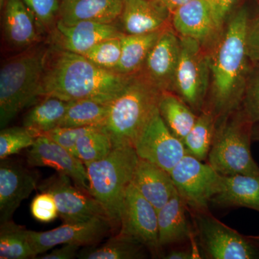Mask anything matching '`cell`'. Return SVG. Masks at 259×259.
<instances>
[{
  "mask_svg": "<svg viewBox=\"0 0 259 259\" xmlns=\"http://www.w3.org/2000/svg\"><path fill=\"white\" fill-rule=\"evenodd\" d=\"M133 76L103 69L82 55L53 47L48 49L40 97L110 104L125 90Z\"/></svg>",
  "mask_w": 259,
  "mask_h": 259,
  "instance_id": "6da1fadb",
  "label": "cell"
},
{
  "mask_svg": "<svg viewBox=\"0 0 259 259\" xmlns=\"http://www.w3.org/2000/svg\"><path fill=\"white\" fill-rule=\"evenodd\" d=\"M246 8L230 18L209 56L212 88L209 108L220 122L239 109L247 81L246 34L249 23Z\"/></svg>",
  "mask_w": 259,
  "mask_h": 259,
  "instance_id": "7a4b0ae2",
  "label": "cell"
},
{
  "mask_svg": "<svg viewBox=\"0 0 259 259\" xmlns=\"http://www.w3.org/2000/svg\"><path fill=\"white\" fill-rule=\"evenodd\" d=\"M48 49L32 48L5 61L0 69V127L40 97Z\"/></svg>",
  "mask_w": 259,
  "mask_h": 259,
  "instance_id": "3957f363",
  "label": "cell"
},
{
  "mask_svg": "<svg viewBox=\"0 0 259 259\" xmlns=\"http://www.w3.org/2000/svg\"><path fill=\"white\" fill-rule=\"evenodd\" d=\"M161 92L141 73L135 74L125 90L110 104L103 129L113 148L133 146L157 109Z\"/></svg>",
  "mask_w": 259,
  "mask_h": 259,
  "instance_id": "277c9868",
  "label": "cell"
},
{
  "mask_svg": "<svg viewBox=\"0 0 259 259\" xmlns=\"http://www.w3.org/2000/svg\"><path fill=\"white\" fill-rule=\"evenodd\" d=\"M139 160L134 147L123 146L114 148L103 159L85 165L89 192L101 204L114 227L120 226L126 191Z\"/></svg>",
  "mask_w": 259,
  "mask_h": 259,
  "instance_id": "5b68a950",
  "label": "cell"
},
{
  "mask_svg": "<svg viewBox=\"0 0 259 259\" xmlns=\"http://www.w3.org/2000/svg\"><path fill=\"white\" fill-rule=\"evenodd\" d=\"M251 126L236 110L220 122L208 163L223 176H259V167L250 151Z\"/></svg>",
  "mask_w": 259,
  "mask_h": 259,
  "instance_id": "8992f818",
  "label": "cell"
},
{
  "mask_svg": "<svg viewBox=\"0 0 259 259\" xmlns=\"http://www.w3.org/2000/svg\"><path fill=\"white\" fill-rule=\"evenodd\" d=\"M180 39L181 54L174 91L193 111H202L210 81L209 56L197 40L186 37Z\"/></svg>",
  "mask_w": 259,
  "mask_h": 259,
  "instance_id": "52a82bcc",
  "label": "cell"
},
{
  "mask_svg": "<svg viewBox=\"0 0 259 259\" xmlns=\"http://www.w3.org/2000/svg\"><path fill=\"white\" fill-rule=\"evenodd\" d=\"M170 175L180 197L196 212H207L211 199L219 191L223 177L210 164L189 153Z\"/></svg>",
  "mask_w": 259,
  "mask_h": 259,
  "instance_id": "ba28073f",
  "label": "cell"
},
{
  "mask_svg": "<svg viewBox=\"0 0 259 259\" xmlns=\"http://www.w3.org/2000/svg\"><path fill=\"white\" fill-rule=\"evenodd\" d=\"M70 177L59 173L37 186L40 192L52 194L64 223H82L96 217H107L106 212L90 192L74 187Z\"/></svg>",
  "mask_w": 259,
  "mask_h": 259,
  "instance_id": "9c48e42d",
  "label": "cell"
},
{
  "mask_svg": "<svg viewBox=\"0 0 259 259\" xmlns=\"http://www.w3.org/2000/svg\"><path fill=\"white\" fill-rule=\"evenodd\" d=\"M120 228L117 235L144 245L153 253H158L161 248L157 210L132 183L126 191Z\"/></svg>",
  "mask_w": 259,
  "mask_h": 259,
  "instance_id": "30bf717a",
  "label": "cell"
},
{
  "mask_svg": "<svg viewBox=\"0 0 259 259\" xmlns=\"http://www.w3.org/2000/svg\"><path fill=\"white\" fill-rule=\"evenodd\" d=\"M134 148L139 158L169 173L187 153L183 142L167 127L158 107L140 134Z\"/></svg>",
  "mask_w": 259,
  "mask_h": 259,
  "instance_id": "8fae6325",
  "label": "cell"
},
{
  "mask_svg": "<svg viewBox=\"0 0 259 259\" xmlns=\"http://www.w3.org/2000/svg\"><path fill=\"white\" fill-rule=\"evenodd\" d=\"M113 225L107 217H96L86 222L64 223L49 231H28L30 244L35 256L58 245L73 244L92 246L111 232Z\"/></svg>",
  "mask_w": 259,
  "mask_h": 259,
  "instance_id": "7c38bea8",
  "label": "cell"
},
{
  "mask_svg": "<svg viewBox=\"0 0 259 259\" xmlns=\"http://www.w3.org/2000/svg\"><path fill=\"white\" fill-rule=\"evenodd\" d=\"M196 223L201 245L209 258L252 259L258 256L254 247L241 234L207 212H197Z\"/></svg>",
  "mask_w": 259,
  "mask_h": 259,
  "instance_id": "4fadbf2b",
  "label": "cell"
},
{
  "mask_svg": "<svg viewBox=\"0 0 259 259\" xmlns=\"http://www.w3.org/2000/svg\"><path fill=\"white\" fill-rule=\"evenodd\" d=\"M181 54V39L171 28L162 30L140 71L161 92H173Z\"/></svg>",
  "mask_w": 259,
  "mask_h": 259,
  "instance_id": "5bb4252c",
  "label": "cell"
},
{
  "mask_svg": "<svg viewBox=\"0 0 259 259\" xmlns=\"http://www.w3.org/2000/svg\"><path fill=\"white\" fill-rule=\"evenodd\" d=\"M175 32L205 47L219 36L222 26L209 0H191L171 13Z\"/></svg>",
  "mask_w": 259,
  "mask_h": 259,
  "instance_id": "9a60e30c",
  "label": "cell"
},
{
  "mask_svg": "<svg viewBox=\"0 0 259 259\" xmlns=\"http://www.w3.org/2000/svg\"><path fill=\"white\" fill-rule=\"evenodd\" d=\"M27 161L32 167H50L71 178L75 185L89 192L85 165L60 145L45 136H39L29 150Z\"/></svg>",
  "mask_w": 259,
  "mask_h": 259,
  "instance_id": "2e32d148",
  "label": "cell"
},
{
  "mask_svg": "<svg viewBox=\"0 0 259 259\" xmlns=\"http://www.w3.org/2000/svg\"><path fill=\"white\" fill-rule=\"evenodd\" d=\"M0 222L11 221L23 200L37 188V177L17 162L1 160Z\"/></svg>",
  "mask_w": 259,
  "mask_h": 259,
  "instance_id": "e0dca14e",
  "label": "cell"
},
{
  "mask_svg": "<svg viewBox=\"0 0 259 259\" xmlns=\"http://www.w3.org/2000/svg\"><path fill=\"white\" fill-rule=\"evenodd\" d=\"M56 47L83 55L99 42L125 35L113 24L81 21L66 25L57 21L56 24Z\"/></svg>",
  "mask_w": 259,
  "mask_h": 259,
  "instance_id": "ac0fdd59",
  "label": "cell"
},
{
  "mask_svg": "<svg viewBox=\"0 0 259 259\" xmlns=\"http://www.w3.org/2000/svg\"><path fill=\"white\" fill-rule=\"evenodd\" d=\"M171 15L161 0H124L119 20L124 33L140 35L163 30Z\"/></svg>",
  "mask_w": 259,
  "mask_h": 259,
  "instance_id": "d6986e66",
  "label": "cell"
},
{
  "mask_svg": "<svg viewBox=\"0 0 259 259\" xmlns=\"http://www.w3.org/2000/svg\"><path fill=\"white\" fill-rule=\"evenodd\" d=\"M123 5L124 0H61L57 21L66 25L81 21L113 24Z\"/></svg>",
  "mask_w": 259,
  "mask_h": 259,
  "instance_id": "ffe728a7",
  "label": "cell"
},
{
  "mask_svg": "<svg viewBox=\"0 0 259 259\" xmlns=\"http://www.w3.org/2000/svg\"><path fill=\"white\" fill-rule=\"evenodd\" d=\"M132 184L157 212L178 194L169 172L142 158L138 162Z\"/></svg>",
  "mask_w": 259,
  "mask_h": 259,
  "instance_id": "44dd1931",
  "label": "cell"
},
{
  "mask_svg": "<svg viewBox=\"0 0 259 259\" xmlns=\"http://www.w3.org/2000/svg\"><path fill=\"white\" fill-rule=\"evenodd\" d=\"M35 16L23 0H7L4 7V36L15 49L31 47L38 40Z\"/></svg>",
  "mask_w": 259,
  "mask_h": 259,
  "instance_id": "7402d4cb",
  "label": "cell"
},
{
  "mask_svg": "<svg viewBox=\"0 0 259 259\" xmlns=\"http://www.w3.org/2000/svg\"><path fill=\"white\" fill-rule=\"evenodd\" d=\"M211 202L222 207H244L259 212V176H223L219 191Z\"/></svg>",
  "mask_w": 259,
  "mask_h": 259,
  "instance_id": "603a6c76",
  "label": "cell"
},
{
  "mask_svg": "<svg viewBox=\"0 0 259 259\" xmlns=\"http://www.w3.org/2000/svg\"><path fill=\"white\" fill-rule=\"evenodd\" d=\"M187 204L177 194L158 211V242L161 247L190 239L192 231L186 209Z\"/></svg>",
  "mask_w": 259,
  "mask_h": 259,
  "instance_id": "cb8c5ba5",
  "label": "cell"
},
{
  "mask_svg": "<svg viewBox=\"0 0 259 259\" xmlns=\"http://www.w3.org/2000/svg\"><path fill=\"white\" fill-rule=\"evenodd\" d=\"M162 30L140 35L125 34L121 37L122 52L115 71L126 76L139 73Z\"/></svg>",
  "mask_w": 259,
  "mask_h": 259,
  "instance_id": "d4e9b609",
  "label": "cell"
},
{
  "mask_svg": "<svg viewBox=\"0 0 259 259\" xmlns=\"http://www.w3.org/2000/svg\"><path fill=\"white\" fill-rule=\"evenodd\" d=\"M162 119L172 134L183 142L197 120L193 110L171 92H161L158 104Z\"/></svg>",
  "mask_w": 259,
  "mask_h": 259,
  "instance_id": "484cf974",
  "label": "cell"
},
{
  "mask_svg": "<svg viewBox=\"0 0 259 259\" xmlns=\"http://www.w3.org/2000/svg\"><path fill=\"white\" fill-rule=\"evenodd\" d=\"M71 101L57 97H46L32 107L24 118L23 126L40 136L59 127Z\"/></svg>",
  "mask_w": 259,
  "mask_h": 259,
  "instance_id": "4316f807",
  "label": "cell"
},
{
  "mask_svg": "<svg viewBox=\"0 0 259 259\" xmlns=\"http://www.w3.org/2000/svg\"><path fill=\"white\" fill-rule=\"evenodd\" d=\"M217 119L208 110L201 112L183 144L187 153L204 161L208 158L217 129Z\"/></svg>",
  "mask_w": 259,
  "mask_h": 259,
  "instance_id": "83f0119b",
  "label": "cell"
},
{
  "mask_svg": "<svg viewBox=\"0 0 259 259\" xmlns=\"http://www.w3.org/2000/svg\"><path fill=\"white\" fill-rule=\"evenodd\" d=\"M110 104L92 100L71 101L59 127L103 126L110 112Z\"/></svg>",
  "mask_w": 259,
  "mask_h": 259,
  "instance_id": "f1b7e54d",
  "label": "cell"
},
{
  "mask_svg": "<svg viewBox=\"0 0 259 259\" xmlns=\"http://www.w3.org/2000/svg\"><path fill=\"white\" fill-rule=\"evenodd\" d=\"M144 245L116 235L101 245H92L79 250L81 259H138L146 256Z\"/></svg>",
  "mask_w": 259,
  "mask_h": 259,
  "instance_id": "f546056e",
  "label": "cell"
},
{
  "mask_svg": "<svg viewBox=\"0 0 259 259\" xmlns=\"http://www.w3.org/2000/svg\"><path fill=\"white\" fill-rule=\"evenodd\" d=\"M35 258L28 238V230L12 221L0 226V258Z\"/></svg>",
  "mask_w": 259,
  "mask_h": 259,
  "instance_id": "4dcf8cb0",
  "label": "cell"
},
{
  "mask_svg": "<svg viewBox=\"0 0 259 259\" xmlns=\"http://www.w3.org/2000/svg\"><path fill=\"white\" fill-rule=\"evenodd\" d=\"M113 148L109 135L103 127H98L80 138L76 146V156L87 165L103 159Z\"/></svg>",
  "mask_w": 259,
  "mask_h": 259,
  "instance_id": "1f68e13d",
  "label": "cell"
},
{
  "mask_svg": "<svg viewBox=\"0 0 259 259\" xmlns=\"http://www.w3.org/2000/svg\"><path fill=\"white\" fill-rule=\"evenodd\" d=\"M38 136L25 126L2 129L0 132V159H6L25 148L31 147Z\"/></svg>",
  "mask_w": 259,
  "mask_h": 259,
  "instance_id": "d6a6232c",
  "label": "cell"
},
{
  "mask_svg": "<svg viewBox=\"0 0 259 259\" xmlns=\"http://www.w3.org/2000/svg\"><path fill=\"white\" fill-rule=\"evenodd\" d=\"M121 37L99 42L82 56L100 67L115 71L120 62L122 52Z\"/></svg>",
  "mask_w": 259,
  "mask_h": 259,
  "instance_id": "836d02e7",
  "label": "cell"
},
{
  "mask_svg": "<svg viewBox=\"0 0 259 259\" xmlns=\"http://www.w3.org/2000/svg\"><path fill=\"white\" fill-rule=\"evenodd\" d=\"M238 111L250 125L259 122V70L247 81Z\"/></svg>",
  "mask_w": 259,
  "mask_h": 259,
  "instance_id": "e575fe53",
  "label": "cell"
},
{
  "mask_svg": "<svg viewBox=\"0 0 259 259\" xmlns=\"http://www.w3.org/2000/svg\"><path fill=\"white\" fill-rule=\"evenodd\" d=\"M98 127H103V126H88V127H58L42 135L52 140L56 144L60 145L76 157V146L80 138Z\"/></svg>",
  "mask_w": 259,
  "mask_h": 259,
  "instance_id": "d590c367",
  "label": "cell"
},
{
  "mask_svg": "<svg viewBox=\"0 0 259 259\" xmlns=\"http://www.w3.org/2000/svg\"><path fill=\"white\" fill-rule=\"evenodd\" d=\"M40 26L47 28L59 15L61 0H23Z\"/></svg>",
  "mask_w": 259,
  "mask_h": 259,
  "instance_id": "8d00e7d4",
  "label": "cell"
},
{
  "mask_svg": "<svg viewBox=\"0 0 259 259\" xmlns=\"http://www.w3.org/2000/svg\"><path fill=\"white\" fill-rule=\"evenodd\" d=\"M30 212L40 223L52 222L59 215L55 199L47 192H41L34 197L30 204Z\"/></svg>",
  "mask_w": 259,
  "mask_h": 259,
  "instance_id": "74e56055",
  "label": "cell"
},
{
  "mask_svg": "<svg viewBox=\"0 0 259 259\" xmlns=\"http://www.w3.org/2000/svg\"><path fill=\"white\" fill-rule=\"evenodd\" d=\"M246 47L249 60L259 62V15L248 23Z\"/></svg>",
  "mask_w": 259,
  "mask_h": 259,
  "instance_id": "f35d334b",
  "label": "cell"
},
{
  "mask_svg": "<svg viewBox=\"0 0 259 259\" xmlns=\"http://www.w3.org/2000/svg\"><path fill=\"white\" fill-rule=\"evenodd\" d=\"M80 246L73 244H64L59 248L52 250L50 253L38 257L40 259H72L77 257Z\"/></svg>",
  "mask_w": 259,
  "mask_h": 259,
  "instance_id": "ab89813d",
  "label": "cell"
},
{
  "mask_svg": "<svg viewBox=\"0 0 259 259\" xmlns=\"http://www.w3.org/2000/svg\"><path fill=\"white\" fill-rule=\"evenodd\" d=\"M213 5L220 25L223 27L228 13L237 0H209Z\"/></svg>",
  "mask_w": 259,
  "mask_h": 259,
  "instance_id": "60d3db41",
  "label": "cell"
},
{
  "mask_svg": "<svg viewBox=\"0 0 259 259\" xmlns=\"http://www.w3.org/2000/svg\"><path fill=\"white\" fill-rule=\"evenodd\" d=\"M196 255L192 250H174L170 251L164 258L166 259H192L195 258Z\"/></svg>",
  "mask_w": 259,
  "mask_h": 259,
  "instance_id": "b9f144b4",
  "label": "cell"
},
{
  "mask_svg": "<svg viewBox=\"0 0 259 259\" xmlns=\"http://www.w3.org/2000/svg\"><path fill=\"white\" fill-rule=\"evenodd\" d=\"M162 3H163L170 11L173 12L177 8H180L182 5L186 4L191 0H161Z\"/></svg>",
  "mask_w": 259,
  "mask_h": 259,
  "instance_id": "7bdbcfd3",
  "label": "cell"
},
{
  "mask_svg": "<svg viewBox=\"0 0 259 259\" xmlns=\"http://www.w3.org/2000/svg\"><path fill=\"white\" fill-rule=\"evenodd\" d=\"M6 1L7 0H0V5H1V8H4Z\"/></svg>",
  "mask_w": 259,
  "mask_h": 259,
  "instance_id": "ee69618b",
  "label": "cell"
}]
</instances>
